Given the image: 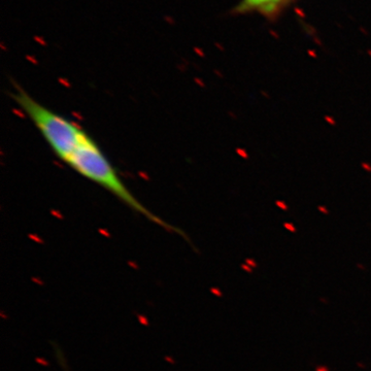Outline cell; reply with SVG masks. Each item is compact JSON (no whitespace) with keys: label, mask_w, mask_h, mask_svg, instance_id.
<instances>
[{"label":"cell","mask_w":371,"mask_h":371,"mask_svg":"<svg viewBox=\"0 0 371 371\" xmlns=\"http://www.w3.org/2000/svg\"><path fill=\"white\" fill-rule=\"evenodd\" d=\"M164 20L167 21L168 23H170V24H174V19L171 16H164Z\"/></svg>","instance_id":"3"},{"label":"cell","mask_w":371,"mask_h":371,"mask_svg":"<svg viewBox=\"0 0 371 371\" xmlns=\"http://www.w3.org/2000/svg\"><path fill=\"white\" fill-rule=\"evenodd\" d=\"M9 95L34 124L53 153L76 173L100 186L130 210L158 226L183 234L134 196L99 144L80 125L43 105L16 82H12Z\"/></svg>","instance_id":"1"},{"label":"cell","mask_w":371,"mask_h":371,"mask_svg":"<svg viewBox=\"0 0 371 371\" xmlns=\"http://www.w3.org/2000/svg\"><path fill=\"white\" fill-rule=\"evenodd\" d=\"M287 0H242L238 5L232 9V15L247 13L251 12H273L276 8L279 7Z\"/></svg>","instance_id":"2"}]
</instances>
